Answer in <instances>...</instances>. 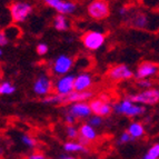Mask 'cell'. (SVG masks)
<instances>
[{"instance_id": "cell-1", "label": "cell", "mask_w": 159, "mask_h": 159, "mask_svg": "<svg viewBox=\"0 0 159 159\" xmlns=\"http://www.w3.org/2000/svg\"><path fill=\"white\" fill-rule=\"evenodd\" d=\"M88 15L95 20H103L110 15V8L106 0H93L88 5Z\"/></svg>"}, {"instance_id": "cell-34", "label": "cell", "mask_w": 159, "mask_h": 159, "mask_svg": "<svg viewBox=\"0 0 159 159\" xmlns=\"http://www.w3.org/2000/svg\"><path fill=\"white\" fill-rule=\"evenodd\" d=\"M0 56H2V50L0 49Z\"/></svg>"}, {"instance_id": "cell-16", "label": "cell", "mask_w": 159, "mask_h": 159, "mask_svg": "<svg viewBox=\"0 0 159 159\" xmlns=\"http://www.w3.org/2000/svg\"><path fill=\"white\" fill-rule=\"evenodd\" d=\"M131 25H133V27L138 28V29H145L148 26V17L143 12L136 13L131 19Z\"/></svg>"}, {"instance_id": "cell-24", "label": "cell", "mask_w": 159, "mask_h": 159, "mask_svg": "<svg viewBox=\"0 0 159 159\" xmlns=\"http://www.w3.org/2000/svg\"><path fill=\"white\" fill-rule=\"evenodd\" d=\"M101 122H102V119H101V117L99 116H93L89 119V124L88 125H90L91 127H97V126H100Z\"/></svg>"}, {"instance_id": "cell-22", "label": "cell", "mask_w": 159, "mask_h": 159, "mask_svg": "<svg viewBox=\"0 0 159 159\" xmlns=\"http://www.w3.org/2000/svg\"><path fill=\"white\" fill-rule=\"evenodd\" d=\"M67 131V136H68L69 139H75V138L78 137V130L74 127V126L69 125L68 127L66 128Z\"/></svg>"}, {"instance_id": "cell-15", "label": "cell", "mask_w": 159, "mask_h": 159, "mask_svg": "<svg viewBox=\"0 0 159 159\" xmlns=\"http://www.w3.org/2000/svg\"><path fill=\"white\" fill-rule=\"evenodd\" d=\"M93 84L91 77L87 74L79 75L77 78H75L74 88L76 91H85L88 87H90Z\"/></svg>"}, {"instance_id": "cell-8", "label": "cell", "mask_w": 159, "mask_h": 159, "mask_svg": "<svg viewBox=\"0 0 159 159\" xmlns=\"http://www.w3.org/2000/svg\"><path fill=\"white\" fill-rule=\"evenodd\" d=\"M158 71V65L152 61H143L137 68L136 77L138 79H146V78L154 76Z\"/></svg>"}, {"instance_id": "cell-14", "label": "cell", "mask_w": 159, "mask_h": 159, "mask_svg": "<svg viewBox=\"0 0 159 159\" xmlns=\"http://www.w3.org/2000/svg\"><path fill=\"white\" fill-rule=\"evenodd\" d=\"M90 114V108L86 102H75L69 110V115H71L75 118H85Z\"/></svg>"}, {"instance_id": "cell-11", "label": "cell", "mask_w": 159, "mask_h": 159, "mask_svg": "<svg viewBox=\"0 0 159 159\" xmlns=\"http://www.w3.org/2000/svg\"><path fill=\"white\" fill-rule=\"evenodd\" d=\"M72 66V59L68 56H59L53 62V71L57 75H65L70 70Z\"/></svg>"}, {"instance_id": "cell-20", "label": "cell", "mask_w": 159, "mask_h": 159, "mask_svg": "<svg viewBox=\"0 0 159 159\" xmlns=\"http://www.w3.org/2000/svg\"><path fill=\"white\" fill-rule=\"evenodd\" d=\"M16 91V87L12 86L10 82L5 81L0 84V95H11Z\"/></svg>"}, {"instance_id": "cell-5", "label": "cell", "mask_w": 159, "mask_h": 159, "mask_svg": "<svg viewBox=\"0 0 159 159\" xmlns=\"http://www.w3.org/2000/svg\"><path fill=\"white\" fill-rule=\"evenodd\" d=\"M115 111L116 112H119V114L122 115H126V116H129V117H136V116H140L145 112V107H141V106H136L134 105L133 102L128 99L124 100L122 102L120 103H117L116 106L114 107Z\"/></svg>"}, {"instance_id": "cell-33", "label": "cell", "mask_w": 159, "mask_h": 159, "mask_svg": "<svg viewBox=\"0 0 159 159\" xmlns=\"http://www.w3.org/2000/svg\"><path fill=\"white\" fill-rule=\"evenodd\" d=\"M61 158H62V159H77V158H75V157H71V156H68V157L61 156Z\"/></svg>"}, {"instance_id": "cell-23", "label": "cell", "mask_w": 159, "mask_h": 159, "mask_svg": "<svg viewBox=\"0 0 159 159\" xmlns=\"http://www.w3.org/2000/svg\"><path fill=\"white\" fill-rule=\"evenodd\" d=\"M147 154L150 155V156L154 157V158L158 159L159 158V145L158 143H155L154 146H151Z\"/></svg>"}, {"instance_id": "cell-32", "label": "cell", "mask_w": 159, "mask_h": 159, "mask_svg": "<svg viewBox=\"0 0 159 159\" xmlns=\"http://www.w3.org/2000/svg\"><path fill=\"white\" fill-rule=\"evenodd\" d=\"M126 12H127L126 8H121V9H120V15H125Z\"/></svg>"}, {"instance_id": "cell-4", "label": "cell", "mask_w": 159, "mask_h": 159, "mask_svg": "<svg viewBox=\"0 0 159 159\" xmlns=\"http://www.w3.org/2000/svg\"><path fill=\"white\" fill-rule=\"evenodd\" d=\"M128 100L131 102L145 103V105H156L159 100V90L158 89H148L137 95H133L128 97Z\"/></svg>"}, {"instance_id": "cell-25", "label": "cell", "mask_w": 159, "mask_h": 159, "mask_svg": "<svg viewBox=\"0 0 159 159\" xmlns=\"http://www.w3.org/2000/svg\"><path fill=\"white\" fill-rule=\"evenodd\" d=\"M135 139H134L133 137H130L129 134L126 131V133H124L121 136H120V139H119V143H129V141H134Z\"/></svg>"}, {"instance_id": "cell-6", "label": "cell", "mask_w": 159, "mask_h": 159, "mask_svg": "<svg viewBox=\"0 0 159 159\" xmlns=\"http://www.w3.org/2000/svg\"><path fill=\"white\" fill-rule=\"evenodd\" d=\"M108 77L109 79L118 81V80L124 79H131L134 77V74L126 65H117V66L109 69Z\"/></svg>"}, {"instance_id": "cell-26", "label": "cell", "mask_w": 159, "mask_h": 159, "mask_svg": "<svg viewBox=\"0 0 159 159\" xmlns=\"http://www.w3.org/2000/svg\"><path fill=\"white\" fill-rule=\"evenodd\" d=\"M36 50H37L38 55H45L48 51V46L45 45V43H39L36 48Z\"/></svg>"}, {"instance_id": "cell-7", "label": "cell", "mask_w": 159, "mask_h": 159, "mask_svg": "<svg viewBox=\"0 0 159 159\" xmlns=\"http://www.w3.org/2000/svg\"><path fill=\"white\" fill-rule=\"evenodd\" d=\"M97 138V133L93 127H91L88 124H84L80 126L79 130H78V139H79V143L82 146H87L90 141H93Z\"/></svg>"}, {"instance_id": "cell-9", "label": "cell", "mask_w": 159, "mask_h": 159, "mask_svg": "<svg viewBox=\"0 0 159 159\" xmlns=\"http://www.w3.org/2000/svg\"><path fill=\"white\" fill-rule=\"evenodd\" d=\"M88 106L90 108L91 112H93V114L99 117L108 116V115L111 112V106H110V103L105 100H101V99H95V100L90 101V103H89Z\"/></svg>"}, {"instance_id": "cell-17", "label": "cell", "mask_w": 159, "mask_h": 159, "mask_svg": "<svg viewBox=\"0 0 159 159\" xmlns=\"http://www.w3.org/2000/svg\"><path fill=\"white\" fill-rule=\"evenodd\" d=\"M127 133L130 135V137L136 139V138L143 137V134H145V128H143V126L141 125L140 122H133L128 128Z\"/></svg>"}, {"instance_id": "cell-30", "label": "cell", "mask_w": 159, "mask_h": 159, "mask_svg": "<svg viewBox=\"0 0 159 159\" xmlns=\"http://www.w3.org/2000/svg\"><path fill=\"white\" fill-rule=\"evenodd\" d=\"M65 120H66L67 124H69V125L72 126V124H75V121H76V118H75V117H72L71 115L68 114L66 116V118H65Z\"/></svg>"}, {"instance_id": "cell-31", "label": "cell", "mask_w": 159, "mask_h": 159, "mask_svg": "<svg viewBox=\"0 0 159 159\" xmlns=\"http://www.w3.org/2000/svg\"><path fill=\"white\" fill-rule=\"evenodd\" d=\"M143 159H156V158H154V157H151L150 155L146 154V155H145V157H143Z\"/></svg>"}, {"instance_id": "cell-18", "label": "cell", "mask_w": 159, "mask_h": 159, "mask_svg": "<svg viewBox=\"0 0 159 159\" xmlns=\"http://www.w3.org/2000/svg\"><path fill=\"white\" fill-rule=\"evenodd\" d=\"M64 150L67 152H87V147L82 146L79 143H75V141H69L64 145Z\"/></svg>"}, {"instance_id": "cell-12", "label": "cell", "mask_w": 159, "mask_h": 159, "mask_svg": "<svg viewBox=\"0 0 159 159\" xmlns=\"http://www.w3.org/2000/svg\"><path fill=\"white\" fill-rule=\"evenodd\" d=\"M74 76H65L60 78L56 84V91L57 95H66L72 91L74 89Z\"/></svg>"}, {"instance_id": "cell-19", "label": "cell", "mask_w": 159, "mask_h": 159, "mask_svg": "<svg viewBox=\"0 0 159 159\" xmlns=\"http://www.w3.org/2000/svg\"><path fill=\"white\" fill-rule=\"evenodd\" d=\"M53 27L56 28L59 31H64V30L68 29V22H67V19L64 15H58L56 16L55 20H53Z\"/></svg>"}, {"instance_id": "cell-3", "label": "cell", "mask_w": 159, "mask_h": 159, "mask_svg": "<svg viewBox=\"0 0 159 159\" xmlns=\"http://www.w3.org/2000/svg\"><path fill=\"white\" fill-rule=\"evenodd\" d=\"M81 41L87 49L97 50L105 43V34L99 31H87L82 34Z\"/></svg>"}, {"instance_id": "cell-2", "label": "cell", "mask_w": 159, "mask_h": 159, "mask_svg": "<svg viewBox=\"0 0 159 159\" xmlns=\"http://www.w3.org/2000/svg\"><path fill=\"white\" fill-rule=\"evenodd\" d=\"M10 13L11 18L15 22H22L27 19L32 11V7L27 2H13L10 5Z\"/></svg>"}, {"instance_id": "cell-28", "label": "cell", "mask_w": 159, "mask_h": 159, "mask_svg": "<svg viewBox=\"0 0 159 159\" xmlns=\"http://www.w3.org/2000/svg\"><path fill=\"white\" fill-rule=\"evenodd\" d=\"M137 85L139 86V87H143V88H150L151 86H152V82L149 81L148 79H140L137 82Z\"/></svg>"}, {"instance_id": "cell-27", "label": "cell", "mask_w": 159, "mask_h": 159, "mask_svg": "<svg viewBox=\"0 0 159 159\" xmlns=\"http://www.w3.org/2000/svg\"><path fill=\"white\" fill-rule=\"evenodd\" d=\"M9 43V38L7 37L5 31H0V46H7Z\"/></svg>"}, {"instance_id": "cell-29", "label": "cell", "mask_w": 159, "mask_h": 159, "mask_svg": "<svg viewBox=\"0 0 159 159\" xmlns=\"http://www.w3.org/2000/svg\"><path fill=\"white\" fill-rule=\"evenodd\" d=\"M28 159H46V158L43 154H40V152H34V154L30 155Z\"/></svg>"}, {"instance_id": "cell-13", "label": "cell", "mask_w": 159, "mask_h": 159, "mask_svg": "<svg viewBox=\"0 0 159 159\" xmlns=\"http://www.w3.org/2000/svg\"><path fill=\"white\" fill-rule=\"evenodd\" d=\"M51 87H52V85H51L50 80L48 79L47 77H45V76H41V77L38 78V79L36 80V82H34V90L37 95L45 96L50 93Z\"/></svg>"}, {"instance_id": "cell-10", "label": "cell", "mask_w": 159, "mask_h": 159, "mask_svg": "<svg viewBox=\"0 0 159 159\" xmlns=\"http://www.w3.org/2000/svg\"><path fill=\"white\" fill-rule=\"evenodd\" d=\"M43 1L48 6H50L53 9H56L61 15L71 13L76 9V6L71 2H68V1H62V0H43Z\"/></svg>"}, {"instance_id": "cell-21", "label": "cell", "mask_w": 159, "mask_h": 159, "mask_svg": "<svg viewBox=\"0 0 159 159\" xmlns=\"http://www.w3.org/2000/svg\"><path fill=\"white\" fill-rule=\"evenodd\" d=\"M21 141L26 145L27 147H29V148H34V147H36V145H37V141L34 140V138L29 137V136H27V135L22 136Z\"/></svg>"}]
</instances>
